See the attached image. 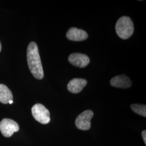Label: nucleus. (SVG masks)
<instances>
[{"label": "nucleus", "instance_id": "nucleus-11", "mask_svg": "<svg viewBox=\"0 0 146 146\" xmlns=\"http://www.w3.org/2000/svg\"><path fill=\"white\" fill-rule=\"evenodd\" d=\"M131 108L135 113L142 116H146V105L140 104H131Z\"/></svg>", "mask_w": 146, "mask_h": 146}, {"label": "nucleus", "instance_id": "nucleus-10", "mask_svg": "<svg viewBox=\"0 0 146 146\" xmlns=\"http://www.w3.org/2000/svg\"><path fill=\"white\" fill-rule=\"evenodd\" d=\"M13 100V96L11 90L5 84H0V102L3 104H7Z\"/></svg>", "mask_w": 146, "mask_h": 146}, {"label": "nucleus", "instance_id": "nucleus-9", "mask_svg": "<svg viewBox=\"0 0 146 146\" xmlns=\"http://www.w3.org/2000/svg\"><path fill=\"white\" fill-rule=\"evenodd\" d=\"M87 84V80L84 78H73L68 83L67 88L70 92L74 94H77L82 90Z\"/></svg>", "mask_w": 146, "mask_h": 146}, {"label": "nucleus", "instance_id": "nucleus-1", "mask_svg": "<svg viewBox=\"0 0 146 146\" xmlns=\"http://www.w3.org/2000/svg\"><path fill=\"white\" fill-rule=\"evenodd\" d=\"M27 58L29 70L34 78L38 80L43 78L42 63L38 48L35 42H31L29 44L27 51Z\"/></svg>", "mask_w": 146, "mask_h": 146}, {"label": "nucleus", "instance_id": "nucleus-7", "mask_svg": "<svg viewBox=\"0 0 146 146\" xmlns=\"http://www.w3.org/2000/svg\"><path fill=\"white\" fill-rule=\"evenodd\" d=\"M88 34L82 29L72 27L66 33V37L69 40L73 41H82L88 38Z\"/></svg>", "mask_w": 146, "mask_h": 146}, {"label": "nucleus", "instance_id": "nucleus-8", "mask_svg": "<svg viewBox=\"0 0 146 146\" xmlns=\"http://www.w3.org/2000/svg\"><path fill=\"white\" fill-rule=\"evenodd\" d=\"M110 83L112 86L119 88H128L131 86V79L125 75L116 76L111 79Z\"/></svg>", "mask_w": 146, "mask_h": 146}, {"label": "nucleus", "instance_id": "nucleus-4", "mask_svg": "<svg viewBox=\"0 0 146 146\" xmlns=\"http://www.w3.org/2000/svg\"><path fill=\"white\" fill-rule=\"evenodd\" d=\"M94 113L91 110L84 111L77 117L75 121V125L78 129L87 131L91 127V122Z\"/></svg>", "mask_w": 146, "mask_h": 146}, {"label": "nucleus", "instance_id": "nucleus-3", "mask_svg": "<svg viewBox=\"0 0 146 146\" xmlns=\"http://www.w3.org/2000/svg\"><path fill=\"white\" fill-rule=\"evenodd\" d=\"M31 113L34 118L40 123L46 125L50 121V113L42 104H37L31 108Z\"/></svg>", "mask_w": 146, "mask_h": 146}, {"label": "nucleus", "instance_id": "nucleus-13", "mask_svg": "<svg viewBox=\"0 0 146 146\" xmlns=\"http://www.w3.org/2000/svg\"><path fill=\"white\" fill-rule=\"evenodd\" d=\"M13 103V101H12V100L10 101L9 102V104H12Z\"/></svg>", "mask_w": 146, "mask_h": 146}, {"label": "nucleus", "instance_id": "nucleus-12", "mask_svg": "<svg viewBox=\"0 0 146 146\" xmlns=\"http://www.w3.org/2000/svg\"><path fill=\"white\" fill-rule=\"evenodd\" d=\"M142 135L143 139V141L145 142V143L146 144V131H143L142 133Z\"/></svg>", "mask_w": 146, "mask_h": 146}, {"label": "nucleus", "instance_id": "nucleus-6", "mask_svg": "<svg viewBox=\"0 0 146 146\" xmlns=\"http://www.w3.org/2000/svg\"><path fill=\"white\" fill-rule=\"evenodd\" d=\"M68 60L73 66L79 68H84L90 62V59L87 55L78 52L70 54L69 56Z\"/></svg>", "mask_w": 146, "mask_h": 146}, {"label": "nucleus", "instance_id": "nucleus-14", "mask_svg": "<svg viewBox=\"0 0 146 146\" xmlns=\"http://www.w3.org/2000/svg\"><path fill=\"white\" fill-rule=\"evenodd\" d=\"M1 43L0 42V52H1Z\"/></svg>", "mask_w": 146, "mask_h": 146}, {"label": "nucleus", "instance_id": "nucleus-2", "mask_svg": "<svg viewBox=\"0 0 146 146\" xmlns=\"http://www.w3.org/2000/svg\"><path fill=\"white\" fill-rule=\"evenodd\" d=\"M115 29L117 35L122 39H127L133 35L134 30V24L131 18L122 16L117 20Z\"/></svg>", "mask_w": 146, "mask_h": 146}, {"label": "nucleus", "instance_id": "nucleus-5", "mask_svg": "<svg viewBox=\"0 0 146 146\" xmlns=\"http://www.w3.org/2000/svg\"><path fill=\"white\" fill-rule=\"evenodd\" d=\"M19 130V125L14 120L4 119L0 122V131L5 137H11L14 132L18 131Z\"/></svg>", "mask_w": 146, "mask_h": 146}]
</instances>
